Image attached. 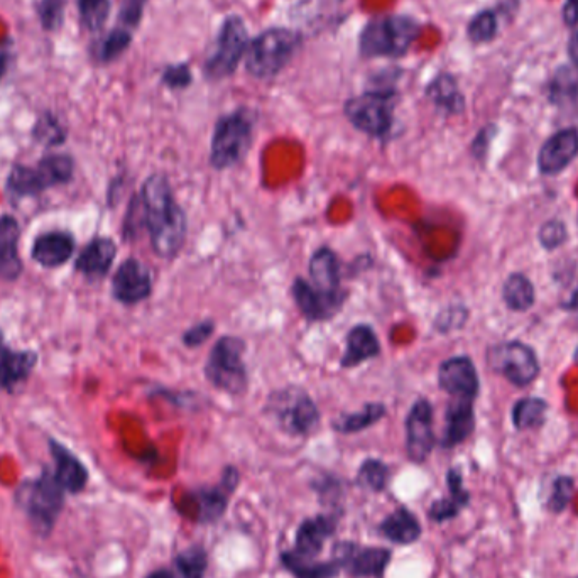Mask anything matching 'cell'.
<instances>
[{
    "mask_svg": "<svg viewBox=\"0 0 578 578\" xmlns=\"http://www.w3.org/2000/svg\"><path fill=\"white\" fill-rule=\"evenodd\" d=\"M144 227L149 232L154 254L173 259L185 246L188 219L176 202L170 181L164 175H151L141 190Z\"/></svg>",
    "mask_w": 578,
    "mask_h": 578,
    "instance_id": "1",
    "label": "cell"
},
{
    "mask_svg": "<svg viewBox=\"0 0 578 578\" xmlns=\"http://www.w3.org/2000/svg\"><path fill=\"white\" fill-rule=\"evenodd\" d=\"M418 36L420 24L413 17H377L360 34V53L367 58L403 56Z\"/></svg>",
    "mask_w": 578,
    "mask_h": 578,
    "instance_id": "2",
    "label": "cell"
},
{
    "mask_svg": "<svg viewBox=\"0 0 578 578\" xmlns=\"http://www.w3.org/2000/svg\"><path fill=\"white\" fill-rule=\"evenodd\" d=\"M301 39L289 29H268L249 43L246 68L252 77L273 78L288 65L300 48Z\"/></svg>",
    "mask_w": 578,
    "mask_h": 578,
    "instance_id": "3",
    "label": "cell"
},
{
    "mask_svg": "<svg viewBox=\"0 0 578 578\" xmlns=\"http://www.w3.org/2000/svg\"><path fill=\"white\" fill-rule=\"evenodd\" d=\"M244 352L246 344L237 337H222L213 345L205 366V377L213 388L230 396L246 394L249 377Z\"/></svg>",
    "mask_w": 578,
    "mask_h": 578,
    "instance_id": "4",
    "label": "cell"
},
{
    "mask_svg": "<svg viewBox=\"0 0 578 578\" xmlns=\"http://www.w3.org/2000/svg\"><path fill=\"white\" fill-rule=\"evenodd\" d=\"M252 119L246 110L224 115L217 122L210 146V163L215 170H229L239 164L251 148Z\"/></svg>",
    "mask_w": 578,
    "mask_h": 578,
    "instance_id": "5",
    "label": "cell"
},
{
    "mask_svg": "<svg viewBox=\"0 0 578 578\" xmlns=\"http://www.w3.org/2000/svg\"><path fill=\"white\" fill-rule=\"evenodd\" d=\"M266 411L289 435H308L320 423V411L305 389L288 386L274 391Z\"/></svg>",
    "mask_w": 578,
    "mask_h": 578,
    "instance_id": "6",
    "label": "cell"
},
{
    "mask_svg": "<svg viewBox=\"0 0 578 578\" xmlns=\"http://www.w3.org/2000/svg\"><path fill=\"white\" fill-rule=\"evenodd\" d=\"M394 104L393 90H372L350 99L344 107L345 117L357 131L382 139L393 129Z\"/></svg>",
    "mask_w": 578,
    "mask_h": 578,
    "instance_id": "7",
    "label": "cell"
},
{
    "mask_svg": "<svg viewBox=\"0 0 578 578\" xmlns=\"http://www.w3.org/2000/svg\"><path fill=\"white\" fill-rule=\"evenodd\" d=\"M63 487L56 482L55 475H41L39 479L22 484L17 492V502L28 513L29 519L39 533H48L63 509Z\"/></svg>",
    "mask_w": 578,
    "mask_h": 578,
    "instance_id": "8",
    "label": "cell"
},
{
    "mask_svg": "<svg viewBox=\"0 0 578 578\" xmlns=\"http://www.w3.org/2000/svg\"><path fill=\"white\" fill-rule=\"evenodd\" d=\"M247 48H249V36H247L246 24L240 17H229L220 29L217 46L212 56L205 63V75L213 80L229 77L237 70L242 58H246Z\"/></svg>",
    "mask_w": 578,
    "mask_h": 578,
    "instance_id": "9",
    "label": "cell"
},
{
    "mask_svg": "<svg viewBox=\"0 0 578 578\" xmlns=\"http://www.w3.org/2000/svg\"><path fill=\"white\" fill-rule=\"evenodd\" d=\"M73 175V161L68 156L44 158L34 168L17 166L9 176V188L19 197L36 195L51 186L61 185Z\"/></svg>",
    "mask_w": 578,
    "mask_h": 578,
    "instance_id": "10",
    "label": "cell"
},
{
    "mask_svg": "<svg viewBox=\"0 0 578 578\" xmlns=\"http://www.w3.org/2000/svg\"><path fill=\"white\" fill-rule=\"evenodd\" d=\"M492 371L506 377L519 388L528 386L540 374V364L536 354L521 342H506L492 347L487 354Z\"/></svg>",
    "mask_w": 578,
    "mask_h": 578,
    "instance_id": "11",
    "label": "cell"
},
{
    "mask_svg": "<svg viewBox=\"0 0 578 578\" xmlns=\"http://www.w3.org/2000/svg\"><path fill=\"white\" fill-rule=\"evenodd\" d=\"M435 447L433 408L428 399H418L406 418V452L409 460L423 464Z\"/></svg>",
    "mask_w": 578,
    "mask_h": 578,
    "instance_id": "12",
    "label": "cell"
},
{
    "mask_svg": "<svg viewBox=\"0 0 578 578\" xmlns=\"http://www.w3.org/2000/svg\"><path fill=\"white\" fill-rule=\"evenodd\" d=\"M115 300L124 305H136L148 300L153 293V278L148 266L137 259H127L120 264L112 279Z\"/></svg>",
    "mask_w": 578,
    "mask_h": 578,
    "instance_id": "13",
    "label": "cell"
},
{
    "mask_svg": "<svg viewBox=\"0 0 578 578\" xmlns=\"http://www.w3.org/2000/svg\"><path fill=\"white\" fill-rule=\"evenodd\" d=\"M308 273H310V284L313 289L320 293L323 298H327L342 308L345 295L344 289H342L339 259L335 256V252L328 247L318 249L311 256Z\"/></svg>",
    "mask_w": 578,
    "mask_h": 578,
    "instance_id": "14",
    "label": "cell"
},
{
    "mask_svg": "<svg viewBox=\"0 0 578 578\" xmlns=\"http://www.w3.org/2000/svg\"><path fill=\"white\" fill-rule=\"evenodd\" d=\"M438 384L452 398L474 399L479 393V376L469 357L445 360L438 371Z\"/></svg>",
    "mask_w": 578,
    "mask_h": 578,
    "instance_id": "15",
    "label": "cell"
},
{
    "mask_svg": "<svg viewBox=\"0 0 578 578\" xmlns=\"http://www.w3.org/2000/svg\"><path fill=\"white\" fill-rule=\"evenodd\" d=\"M577 154L578 132L575 129H563L543 144L538 166L543 175H558L577 158Z\"/></svg>",
    "mask_w": 578,
    "mask_h": 578,
    "instance_id": "16",
    "label": "cell"
},
{
    "mask_svg": "<svg viewBox=\"0 0 578 578\" xmlns=\"http://www.w3.org/2000/svg\"><path fill=\"white\" fill-rule=\"evenodd\" d=\"M340 555V567L344 565L354 577H381L389 560L391 553L384 548H355L354 545L342 546Z\"/></svg>",
    "mask_w": 578,
    "mask_h": 578,
    "instance_id": "17",
    "label": "cell"
},
{
    "mask_svg": "<svg viewBox=\"0 0 578 578\" xmlns=\"http://www.w3.org/2000/svg\"><path fill=\"white\" fill-rule=\"evenodd\" d=\"M475 426L474 399L452 398L445 415L442 445L453 448L472 435Z\"/></svg>",
    "mask_w": 578,
    "mask_h": 578,
    "instance_id": "18",
    "label": "cell"
},
{
    "mask_svg": "<svg viewBox=\"0 0 578 578\" xmlns=\"http://www.w3.org/2000/svg\"><path fill=\"white\" fill-rule=\"evenodd\" d=\"M381 354V344L377 339L374 328L369 325H355L350 328L345 339V352L342 355V362L340 366L344 369H354L367 362V360L374 359Z\"/></svg>",
    "mask_w": 578,
    "mask_h": 578,
    "instance_id": "19",
    "label": "cell"
},
{
    "mask_svg": "<svg viewBox=\"0 0 578 578\" xmlns=\"http://www.w3.org/2000/svg\"><path fill=\"white\" fill-rule=\"evenodd\" d=\"M51 455L55 459V479L63 491L77 494L87 486L88 472L85 465L60 443L51 442Z\"/></svg>",
    "mask_w": 578,
    "mask_h": 578,
    "instance_id": "20",
    "label": "cell"
},
{
    "mask_svg": "<svg viewBox=\"0 0 578 578\" xmlns=\"http://www.w3.org/2000/svg\"><path fill=\"white\" fill-rule=\"evenodd\" d=\"M75 251V239L66 232H50L36 239L33 246L34 261L44 268H60Z\"/></svg>",
    "mask_w": 578,
    "mask_h": 578,
    "instance_id": "21",
    "label": "cell"
},
{
    "mask_svg": "<svg viewBox=\"0 0 578 578\" xmlns=\"http://www.w3.org/2000/svg\"><path fill=\"white\" fill-rule=\"evenodd\" d=\"M19 235L21 229L16 219L0 217V278L12 281L22 271L19 259Z\"/></svg>",
    "mask_w": 578,
    "mask_h": 578,
    "instance_id": "22",
    "label": "cell"
},
{
    "mask_svg": "<svg viewBox=\"0 0 578 578\" xmlns=\"http://www.w3.org/2000/svg\"><path fill=\"white\" fill-rule=\"evenodd\" d=\"M333 529H335V521L328 516L306 519L296 533V555L306 560H313L322 551Z\"/></svg>",
    "mask_w": 578,
    "mask_h": 578,
    "instance_id": "23",
    "label": "cell"
},
{
    "mask_svg": "<svg viewBox=\"0 0 578 578\" xmlns=\"http://www.w3.org/2000/svg\"><path fill=\"white\" fill-rule=\"evenodd\" d=\"M291 289H293L296 305L310 322H323V320L333 318V315L340 310L339 305L323 298L306 279L296 278Z\"/></svg>",
    "mask_w": 578,
    "mask_h": 578,
    "instance_id": "24",
    "label": "cell"
},
{
    "mask_svg": "<svg viewBox=\"0 0 578 578\" xmlns=\"http://www.w3.org/2000/svg\"><path fill=\"white\" fill-rule=\"evenodd\" d=\"M115 256H117V247H115L114 240L99 237V239L92 240L85 247V251L80 254L77 269L87 276L102 278L112 268Z\"/></svg>",
    "mask_w": 578,
    "mask_h": 578,
    "instance_id": "25",
    "label": "cell"
},
{
    "mask_svg": "<svg viewBox=\"0 0 578 578\" xmlns=\"http://www.w3.org/2000/svg\"><path fill=\"white\" fill-rule=\"evenodd\" d=\"M36 354L33 352H14L4 350L0 352V388L12 391L17 384L28 379L29 374L36 366Z\"/></svg>",
    "mask_w": 578,
    "mask_h": 578,
    "instance_id": "26",
    "label": "cell"
},
{
    "mask_svg": "<svg viewBox=\"0 0 578 578\" xmlns=\"http://www.w3.org/2000/svg\"><path fill=\"white\" fill-rule=\"evenodd\" d=\"M381 531L386 538L399 543V545H409L415 543L421 536V526L415 514L409 513L408 509H398L391 516L384 519Z\"/></svg>",
    "mask_w": 578,
    "mask_h": 578,
    "instance_id": "27",
    "label": "cell"
},
{
    "mask_svg": "<svg viewBox=\"0 0 578 578\" xmlns=\"http://www.w3.org/2000/svg\"><path fill=\"white\" fill-rule=\"evenodd\" d=\"M426 95L438 109L447 114H459L464 110V97L460 93L457 82L450 75H440L430 83Z\"/></svg>",
    "mask_w": 578,
    "mask_h": 578,
    "instance_id": "28",
    "label": "cell"
},
{
    "mask_svg": "<svg viewBox=\"0 0 578 578\" xmlns=\"http://www.w3.org/2000/svg\"><path fill=\"white\" fill-rule=\"evenodd\" d=\"M386 416V406L381 403H369L364 408L357 411V413H350V415H342L339 420L333 423V428L339 433H359V431L366 430L369 426L376 425L377 421L382 420Z\"/></svg>",
    "mask_w": 578,
    "mask_h": 578,
    "instance_id": "29",
    "label": "cell"
},
{
    "mask_svg": "<svg viewBox=\"0 0 578 578\" xmlns=\"http://www.w3.org/2000/svg\"><path fill=\"white\" fill-rule=\"evenodd\" d=\"M283 562L289 572L295 573L296 578H333L339 573V562L313 563L293 553H284Z\"/></svg>",
    "mask_w": 578,
    "mask_h": 578,
    "instance_id": "30",
    "label": "cell"
},
{
    "mask_svg": "<svg viewBox=\"0 0 578 578\" xmlns=\"http://www.w3.org/2000/svg\"><path fill=\"white\" fill-rule=\"evenodd\" d=\"M504 301L514 311L528 310L535 303V288L524 274H511L504 284Z\"/></svg>",
    "mask_w": 578,
    "mask_h": 578,
    "instance_id": "31",
    "label": "cell"
},
{
    "mask_svg": "<svg viewBox=\"0 0 578 578\" xmlns=\"http://www.w3.org/2000/svg\"><path fill=\"white\" fill-rule=\"evenodd\" d=\"M545 401L540 398H528L519 401L513 409V423L518 430H529L543 425L546 418Z\"/></svg>",
    "mask_w": 578,
    "mask_h": 578,
    "instance_id": "32",
    "label": "cell"
},
{
    "mask_svg": "<svg viewBox=\"0 0 578 578\" xmlns=\"http://www.w3.org/2000/svg\"><path fill=\"white\" fill-rule=\"evenodd\" d=\"M225 489H202L198 491L197 496L198 513H200V521L203 523H210L219 519L224 514L227 508V496H225Z\"/></svg>",
    "mask_w": 578,
    "mask_h": 578,
    "instance_id": "33",
    "label": "cell"
},
{
    "mask_svg": "<svg viewBox=\"0 0 578 578\" xmlns=\"http://www.w3.org/2000/svg\"><path fill=\"white\" fill-rule=\"evenodd\" d=\"M180 578H203L207 572V553L200 546H191L176 557Z\"/></svg>",
    "mask_w": 578,
    "mask_h": 578,
    "instance_id": "34",
    "label": "cell"
},
{
    "mask_svg": "<svg viewBox=\"0 0 578 578\" xmlns=\"http://www.w3.org/2000/svg\"><path fill=\"white\" fill-rule=\"evenodd\" d=\"M578 92V66H567L558 71L551 82V99L555 102L568 99Z\"/></svg>",
    "mask_w": 578,
    "mask_h": 578,
    "instance_id": "35",
    "label": "cell"
},
{
    "mask_svg": "<svg viewBox=\"0 0 578 578\" xmlns=\"http://www.w3.org/2000/svg\"><path fill=\"white\" fill-rule=\"evenodd\" d=\"M78 9L88 29H100L109 17L110 0H78Z\"/></svg>",
    "mask_w": 578,
    "mask_h": 578,
    "instance_id": "36",
    "label": "cell"
},
{
    "mask_svg": "<svg viewBox=\"0 0 578 578\" xmlns=\"http://www.w3.org/2000/svg\"><path fill=\"white\" fill-rule=\"evenodd\" d=\"M469 38L474 43H487L496 38L497 34V17L494 12L482 11L470 21L467 29Z\"/></svg>",
    "mask_w": 578,
    "mask_h": 578,
    "instance_id": "37",
    "label": "cell"
},
{
    "mask_svg": "<svg viewBox=\"0 0 578 578\" xmlns=\"http://www.w3.org/2000/svg\"><path fill=\"white\" fill-rule=\"evenodd\" d=\"M389 470L379 460H367L359 470V482L372 491H382L388 486Z\"/></svg>",
    "mask_w": 578,
    "mask_h": 578,
    "instance_id": "38",
    "label": "cell"
},
{
    "mask_svg": "<svg viewBox=\"0 0 578 578\" xmlns=\"http://www.w3.org/2000/svg\"><path fill=\"white\" fill-rule=\"evenodd\" d=\"M129 44H131V33L127 29H115L109 34V38L105 39L104 46H102V60H115L129 48Z\"/></svg>",
    "mask_w": 578,
    "mask_h": 578,
    "instance_id": "39",
    "label": "cell"
},
{
    "mask_svg": "<svg viewBox=\"0 0 578 578\" xmlns=\"http://www.w3.org/2000/svg\"><path fill=\"white\" fill-rule=\"evenodd\" d=\"M573 494V480L570 477H558L553 484L550 496V509L553 513H562L570 504Z\"/></svg>",
    "mask_w": 578,
    "mask_h": 578,
    "instance_id": "40",
    "label": "cell"
},
{
    "mask_svg": "<svg viewBox=\"0 0 578 578\" xmlns=\"http://www.w3.org/2000/svg\"><path fill=\"white\" fill-rule=\"evenodd\" d=\"M63 0H43L39 6V17L46 29H58L63 22Z\"/></svg>",
    "mask_w": 578,
    "mask_h": 578,
    "instance_id": "41",
    "label": "cell"
},
{
    "mask_svg": "<svg viewBox=\"0 0 578 578\" xmlns=\"http://www.w3.org/2000/svg\"><path fill=\"white\" fill-rule=\"evenodd\" d=\"M565 239H567V229L560 220H550L540 229L541 246L546 249L562 246Z\"/></svg>",
    "mask_w": 578,
    "mask_h": 578,
    "instance_id": "42",
    "label": "cell"
},
{
    "mask_svg": "<svg viewBox=\"0 0 578 578\" xmlns=\"http://www.w3.org/2000/svg\"><path fill=\"white\" fill-rule=\"evenodd\" d=\"M213 330H215V323L212 320H203V322L193 325L183 333V344L188 349H195V347H202L210 337H212Z\"/></svg>",
    "mask_w": 578,
    "mask_h": 578,
    "instance_id": "43",
    "label": "cell"
},
{
    "mask_svg": "<svg viewBox=\"0 0 578 578\" xmlns=\"http://www.w3.org/2000/svg\"><path fill=\"white\" fill-rule=\"evenodd\" d=\"M464 508L462 504L455 501L453 497H448V499H442V501H437L430 509V518L437 523H443L447 519H452L459 514L460 509Z\"/></svg>",
    "mask_w": 578,
    "mask_h": 578,
    "instance_id": "44",
    "label": "cell"
},
{
    "mask_svg": "<svg viewBox=\"0 0 578 578\" xmlns=\"http://www.w3.org/2000/svg\"><path fill=\"white\" fill-rule=\"evenodd\" d=\"M144 6H146V0H124L120 9V22L127 28H136L141 21Z\"/></svg>",
    "mask_w": 578,
    "mask_h": 578,
    "instance_id": "45",
    "label": "cell"
},
{
    "mask_svg": "<svg viewBox=\"0 0 578 578\" xmlns=\"http://www.w3.org/2000/svg\"><path fill=\"white\" fill-rule=\"evenodd\" d=\"M163 82L171 88H185L190 85L191 75L188 66L175 65L166 68L163 75Z\"/></svg>",
    "mask_w": 578,
    "mask_h": 578,
    "instance_id": "46",
    "label": "cell"
},
{
    "mask_svg": "<svg viewBox=\"0 0 578 578\" xmlns=\"http://www.w3.org/2000/svg\"><path fill=\"white\" fill-rule=\"evenodd\" d=\"M448 489H450V497H453L455 501L462 504V506H467L469 504V492L464 489V482H462V475H460L459 470H450L447 477Z\"/></svg>",
    "mask_w": 578,
    "mask_h": 578,
    "instance_id": "47",
    "label": "cell"
},
{
    "mask_svg": "<svg viewBox=\"0 0 578 578\" xmlns=\"http://www.w3.org/2000/svg\"><path fill=\"white\" fill-rule=\"evenodd\" d=\"M36 136L48 144H55V142H61L63 132L60 127L56 126L55 119H43L39 120L38 127H36Z\"/></svg>",
    "mask_w": 578,
    "mask_h": 578,
    "instance_id": "48",
    "label": "cell"
},
{
    "mask_svg": "<svg viewBox=\"0 0 578 578\" xmlns=\"http://www.w3.org/2000/svg\"><path fill=\"white\" fill-rule=\"evenodd\" d=\"M563 19L568 26H577L578 24V0H565L563 6Z\"/></svg>",
    "mask_w": 578,
    "mask_h": 578,
    "instance_id": "49",
    "label": "cell"
},
{
    "mask_svg": "<svg viewBox=\"0 0 578 578\" xmlns=\"http://www.w3.org/2000/svg\"><path fill=\"white\" fill-rule=\"evenodd\" d=\"M568 53H570L573 65L578 66V24L573 26L572 38H570V43H568Z\"/></svg>",
    "mask_w": 578,
    "mask_h": 578,
    "instance_id": "50",
    "label": "cell"
},
{
    "mask_svg": "<svg viewBox=\"0 0 578 578\" xmlns=\"http://www.w3.org/2000/svg\"><path fill=\"white\" fill-rule=\"evenodd\" d=\"M146 578H175V575L170 570H156V572L151 573Z\"/></svg>",
    "mask_w": 578,
    "mask_h": 578,
    "instance_id": "51",
    "label": "cell"
},
{
    "mask_svg": "<svg viewBox=\"0 0 578 578\" xmlns=\"http://www.w3.org/2000/svg\"><path fill=\"white\" fill-rule=\"evenodd\" d=\"M6 68H7L6 51H0V78H2V75H4V73H6Z\"/></svg>",
    "mask_w": 578,
    "mask_h": 578,
    "instance_id": "52",
    "label": "cell"
},
{
    "mask_svg": "<svg viewBox=\"0 0 578 578\" xmlns=\"http://www.w3.org/2000/svg\"><path fill=\"white\" fill-rule=\"evenodd\" d=\"M567 308H570V310H575V308H578V289L575 291V295L572 296V300H570V303H568Z\"/></svg>",
    "mask_w": 578,
    "mask_h": 578,
    "instance_id": "53",
    "label": "cell"
},
{
    "mask_svg": "<svg viewBox=\"0 0 578 578\" xmlns=\"http://www.w3.org/2000/svg\"><path fill=\"white\" fill-rule=\"evenodd\" d=\"M575 360H577V362H578V350H577V354H575Z\"/></svg>",
    "mask_w": 578,
    "mask_h": 578,
    "instance_id": "54",
    "label": "cell"
},
{
    "mask_svg": "<svg viewBox=\"0 0 578 578\" xmlns=\"http://www.w3.org/2000/svg\"><path fill=\"white\" fill-rule=\"evenodd\" d=\"M0 352H2V349H0Z\"/></svg>",
    "mask_w": 578,
    "mask_h": 578,
    "instance_id": "55",
    "label": "cell"
},
{
    "mask_svg": "<svg viewBox=\"0 0 578 578\" xmlns=\"http://www.w3.org/2000/svg\"><path fill=\"white\" fill-rule=\"evenodd\" d=\"M578 578V577H577Z\"/></svg>",
    "mask_w": 578,
    "mask_h": 578,
    "instance_id": "56",
    "label": "cell"
}]
</instances>
